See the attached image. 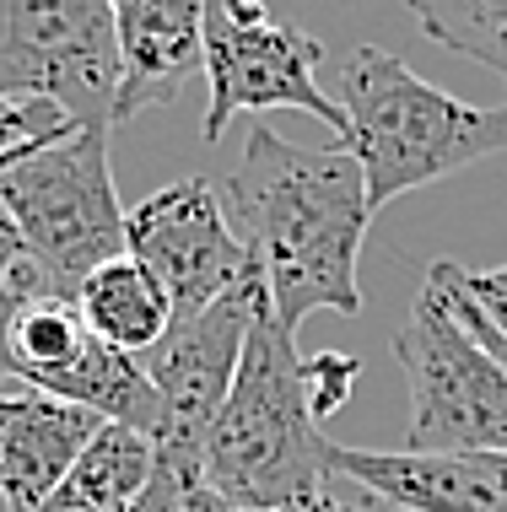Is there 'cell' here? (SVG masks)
I'll use <instances>...</instances> for the list:
<instances>
[{
    "label": "cell",
    "mask_w": 507,
    "mask_h": 512,
    "mask_svg": "<svg viewBox=\"0 0 507 512\" xmlns=\"http://www.w3.org/2000/svg\"><path fill=\"white\" fill-rule=\"evenodd\" d=\"M227 221L265 275L270 313L297 335L308 313H362L356 259L373 205L346 146H297L254 124L227 178Z\"/></svg>",
    "instance_id": "obj_1"
},
{
    "label": "cell",
    "mask_w": 507,
    "mask_h": 512,
    "mask_svg": "<svg viewBox=\"0 0 507 512\" xmlns=\"http://www.w3.org/2000/svg\"><path fill=\"white\" fill-rule=\"evenodd\" d=\"M330 448L335 442L308 410L297 335L265 308L249 329L227 405L205 437L200 486L243 512H276L330 486Z\"/></svg>",
    "instance_id": "obj_2"
},
{
    "label": "cell",
    "mask_w": 507,
    "mask_h": 512,
    "mask_svg": "<svg viewBox=\"0 0 507 512\" xmlns=\"http://www.w3.org/2000/svg\"><path fill=\"white\" fill-rule=\"evenodd\" d=\"M346 151L362 162L373 216L389 200L507 151V103L481 108L432 87L378 44H356L340 60Z\"/></svg>",
    "instance_id": "obj_3"
},
{
    "label": "cell",
    "mask_w": 507,
    "mask_h": 512,
    "mask_svg": "<svg viewBox=\"0 0 507 512\" xmlns=\"http://www.w3.org/2000/svg\"><path fill=\"white\" fill-rule=\"evenodd\" d=\"M0 211L11 216L22 259L49 292L76 297L98 265L125 254V205L108 168V130L76 124L0 173Z\"/></svg>",
    "instance_id": "obj_4"
},
{
    "label": "cell",
    "mask_w": 507,
    "mask_h": 512,
    "mask_svg": "<svg viewBox=\"0 0 507 512\" xmlns=\"http://www.w3.org/2000/svg\"><path fill=\"white\" fill-rule=\"evenodd\" d=\"M394 362L410 383L405 453H507V367L427 281L394 335Z\"/></svg>",
    "instance_id": "obj_5"
},
{
    "label": "cell",
    "mask_w": 507,
    "mask_h": 512,
    "mask_svg": "<svg viewBox=\"0 0 507 512\" xmlns=\"http://www.w3.org/2000/svg\"><path fill=\"white\" fill-rule=\"evenodd\" d=\"M119 81L108 0H0V98L49 103L71 124L114 130Z\"/></svg>",
    "instance_id": "obj_6"
},
{
    "label": "cell",
    "mask_w": 507,
    "mask_h": 512,
    "mask_svg": "<svg viewBox=\"0 0 507 512\" xmlns=\"http://www.w3.org/2000/svg\"><path fill=\"white\" fill-rule=\"evenodd\" d=\"M324 44L303 27L281 22L265 0H211L205 6V141H222L238 114H270V108H297V114L324 119L346 146V108L324 98L319 87Z\"/></svg>",
    "instance_id": "obj_7"
},
{
    "label": "cell",
    "mask_w": 507,
    "mask_h": 512,
    "mask_svg": "<svg viewBox=\"0 0 507 512\" xmlns=\"http://www.w3.org/2000/svg\"><path fill=\"white\" fill-rule=\"evenodd\" d=\"M265 308H270L265 275H259V265H249V275L232 292H222L195 318H173L168 335L141 356L146 378H152V389L162 399L157 459L184 469L189 480H200L205 437H211L216 415L227 405V389L238 378L249 329Z\"/></svg>",
    "instance_id": "obj_8"
},
{
    "label": "cell",
    "mask_w": 507,
    "mask_h": 512,
    "mask_svg": "<svg viewBox=\"0 0 507 512\" xmlns=\"http://www.w3.org/2000/svg\"><path fill=\"white\" fill-rule=\"evenodd\" d=\"M125 254L157 275L173 318H195L249 275V248L238 243L211 178H178L125 211Z\"/></svg>",
    "instance_id": "obj_9"
},
{
    "label": "cell",
    "mask_w": 507,
    "mask_h": 512,
    "mask_svg": "<svg viewBox=\"0 0 507 512\" xmlns=\"http://www.w3.org/2000/svg\"><path fill=\"white\" fill-rule=\"evenodd\" d=\"M330 469L400 512H507V453L330 448Z\"/></svg>",
    "instance_id": "obj_10"
},
{
    "label": "cell",
    "mask_w": 507,
    "mask_h": 512,
    "mask_svg": "<svg viewBox=\"0 0 507 512\" xmlns=\"http://www.w3.org/2000/svg\"><path fill=\"white\" fill-rule=\"evenodd\" d=\"M103 415L54 399L38 389L0 378V507L6 512H38L60 491Z\"/></svg>",
    "instance_id": "obj_11"
},
{
    "label": "cell",
    "mask_w": 507,
    "mask_h": 512,
    "mask_svg": "<svg viewBox=\"0 0 507 512\" xmlns=\"http://www.w3.org/2000/svg\"><path fill=\"white\" fill-rule=\"evenodd\" d=\"M33 389L38 394H54V399H71V405L103 415V421H114V426H135V432H146V437L157 442L162 399L152 389V378H146L141 356L114 351V345H103L98 335L81 345V356H76L71 367L38 378Z\"/></svg>",
    "instance_id": "obj_12"
},
{
    "label": "cell",
    "mask_w": 507,
    "mask_h": 512,
    "mask_svg": "<svg viewBox=\"0 0 507 512\" xmlns=\"http://www.w3.org/2000/svg\"><path fill=\"white\" fill-rule=\"evenodd\" d=\"M76 308L103 345L130 351V356H146L173 324L168 292H162L157 275L146 265H135L130 254H119V259H108V265L92 270L76 292Z\"/></svg>",
    "instance_id": "obj_13"
},
{
    "label": "cell",
    "mask_w": 507,
    "mask_h": 512,
    "mask_svg": "<svg viewBox=\"0 0 507 512\" xmlns=\"http://www.w3.org/2000/svg\"><path fill=\"white\" fill-rule=\"evenodd\" d=\"M157 469V442L135 426L103 421L98 437L81 448L71 475L60 480V491L49 496L38 512H130L135 496L146 491Z\"/></svg>",
    "instance_id": "obj_14"
},
{
    "label": "cell",
    "mask_w": 507,
    "mask_h": 512,
    "mask_svg": "<svg viewBox=\"0 0 507 512\" xmlns=\"http://www.w3.org/2000/svg\"><path fill=\"white\" fill-rule=\"evenodd\" d=\"M432 44L507 81V0H405Z\"/></svg>",
    "instance_id": "obj_15"
},
{
    "label": "cell",
    "mask_w": 507,
    "mask_h": 512,
    "mask_svg": "<svg viewBox=\"0 0 507 512\" xmlns=\"http://www.w3.org/2000/svg\"><path fill=\"white\" fill-rule=\"evenodd\" d=\"M65 130H76L60 108L49 103H22V98H0V162L27 157V151L60 141Z\"/></svg>",
    "instance_id": "obj_16"
},
{
    "label": "cell",
    "mask_w": 507,
    "mask_h": 512,
    "mask_svg": "<svg viewBox=\"0 0 507 512\" xmlns=\"http://www.w3.org/2000/svg\"><path fill=\"white\" fill-rule=\"evenodd\" d=\"M303 389H308L313 421H330V415L351 399V389H356V362H351V356H340V351L303 356Z\"/></svg>",
    "instance_id": "obj_17"
},
{
    "label": "cell",
    "mask_w": 507,
    "mask_h": 512,
    "mask_svg": "<svg viewBox=\"0 0 507 512\" xmlns=\"http://www.w3.org/2000/svg\"><path fill=\"white\" fill-rule=\"evenodd\" d=\"M437 270H443L448 281H454L459 292L486 313V324L507 340V265H497V270H470V265H454V259H437Z\"/></svg>",
    "instance_id": "obj_18"
},
{
    "label": "cell",
    "mask_w": 507,
    "mask_h": 512,
    "mask_svg": "<svg viewBox=\"0 0 507 512\" xmlns=\"http://www.w3.org/2000/svg\"><path fill=\"white\" fill-rule=\"evenodd\" d=\"M340 480V475H335ZM335 480L324 491H313V496H303V502H292V507H276V512H367L356 496H346V491H335ZM189 512H243V507H232V502H222L211 486H195L189 491Z\"/></svg>",
    "instance_id": "obj_19"
},
{
    "label": "cell",
    "mask_w": 507,
    "mask_h": 512,
    "mask_svg": "<svg viewBox=\"0 0 507 512\" xmlns=\"http://www.w3.org/2000/svg\"><path fill=\"white\" fill-rule=\"evenodd\" d=\"M427 286H437V297H443V302H448V313H454V318H459V324H464V329H470V335H475V340H481V345H486V351H491V356H497V362L507 367V340H502V335H497V329H491V324H486V313H481V308H475V302H470V297H464V292H459V286H454V281H448V275H443V270H437V265L427 270Z\"/></svg>",
    "instance_id": "obj_20"
},
{
    "label": "cell",
    "mask_w": 507,
    "mask_h": 512,
    "mask_svg": "<svg viewBox=\"0 0 507 512\" xmlns=\"http://www.w3.org/2000/svg\"><path fill=\"white\" fill-rule=\"evenodd\" d=\"M200 480H189L184 469H173V464H162L152 469V480H146V491L135 496V507L130 512H189V491H195Z\"/></svg>",
    "instance_id": "obj_21"
},
{
    "label": "cell",
    "mask_w": 507,
    "mask_h": 512,
    "mask_svg": "<svg viewBox=\"0 0 507 512\" xmlns=\"http://www.w3.org/2000/svg\"><path fill=\"white\" fill-rule=\"evenodd\" d=\"M6 254H17V232H11V216L0 211V259Z\"/></svg>",
    "instance_id": "obj_22"
},
{
    "label": "cell",
    "mask_w": 507,
    "mask_h": 512,
    "mask_svg": "<svg viewBox=\"0 0 507 512\" xmlns=\"http://www.w3.org/2000/svg\"><path fill=\"white\" fill-rule=\"evenodd\" d=\"M6 270H11V254H6V259H0V292H6Z\"/></svg>",
    "instance_id": "obj_23"
}]
</instances>
